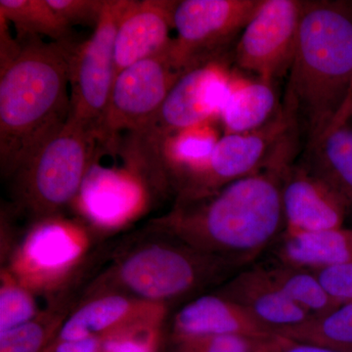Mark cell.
Wrapping results in <instances>:
<instances>
[{"label": "cell", "mask_w": 352, "mask_h": 352, "mask_svg": "<svg viewBox=\"0 0 352 352\" xmlns=\"http://www.w3.org/2000/svg\"><path fill=\"white\" fill-rule=\"evenodd\" d=\"M266 270L284 295L310 317L327 314L340 305L328 295L314 270L282 263Z\"/></svg>", "instance_id": "cb8c5ba5"}, {"label": "cell", "mask_w": 352, "mask_h": 352, "mask_svg": "<svg viewBox=\"0 0 352 352\" xmlns=\"http://www.w3.org/2000/svg\"><path fill=\"white\" fill-rule=\"evenodd\" d=\"M48 4L69 25H91L96 27L105 0H47Z\"/></svg>", "instance_id": "f546056e"}, {"label": "cell", "mask_w": 352, "mask_h": 352, "mask_svg": "<svg viewBox=\"0 0 352 352\" xmlns=\"http://www.w3.org/2000/svg\"><path fill=\"white\" fill-rule=\"evenodd\" d=\"M281 108L274 82L235 68L219 115L224 134L256 131L270 122Z\"/></svg>", "instance_id": "ac0fdd59"}, {"label": "cell", "mask_w": 352, "mask_h": 352, "mask_svg": "<svg viewBox=\"0 0 352 352\" xmlns=\"http://www.w3.org/2000/svg\"><path fill=\"white\" fill-rule=\"evenodd\" d=\"M276 335L337 351L352 352V302L340 305L327 314L311 317L305 323Z\"/></svg>", "instance_id": "d4e9b609"}, {"label": "cell", "mask_w": 352, "mask_h": 352, "mask_svg": "<svg viewBox=\"0 0 352 352\" xmlns=\"http://www.w3.org/2000/svg\"><path fill=\"white\" fill-rule=\"evenodd\" d=\"M170 47L116 76L102 122L101 141L113 144L120 132L138 131L156 115L184 73L173 64Z\"/></svg>", "instance_id": "8fae6325"}, {"label": "cell", "mask_w": 352, "mask_h": 352, "mask_svg": "<svg viewBox=\"0 0 352 352\" xmlns=\"http://www.w3.org/2000/svg\"><path fill=\"white\" fill-rule=\"evenodd\" d=\"M98 140L92 127L69 119L12 176L18 210L34 222L60 217L80 195Z\"/></svg>", "instance_id": "8992f818"}, {"label": "cell", "mask_w": 352, "mask_h": 352, "mask_svg": "<svg viewBox=\"0 0 352 352\" xmlns=\"http://www.w3.org/2000/svg\"><path fill=\"white\" fill-rule=\"evenodd\" d=\"M300 164L325 180L352 207V129L347 124H331L307 141Z\"/></svg>", "instance_id": "ffe728a7"}, {"label": "cell", "mask_w": 352, "mask_h": 352, "mask_svg": "<svg viewBox=\"0 0 352 352\" xmlns=\"http://www.w3.org/2000/svg\"><path fill=\"white\" fill-rule=\"evenodd\" d=\"M97 240L87 227L59 217L34 222L10 250L3 270L34 293L56 298L87 270Z\"/></svg>", "instance_id": "ba28073f"}, {"label": "cell", "mask_w": 352, "mask_h": 352, "mask_svg": "<svg viewBox=\"0 0 352 352\" xmlns=\"http://www.w3.org/2000/svg\"><path fill=\"white\" fill-rule=\"evenodd\" d=\"M41 296L46 298L25 288L2 268L0 279V333L34 320L54 308L41 307L38 300Z\"/></svg>", "instance_id": "4316f807"}, {"label": "cell", "mask_w": 352, "mask_h": 352, "mask_svg": "<svg viewBox=\"0 0 352 352\" xmlns=\"http://www.w3.org/2000/svg\"><path fill=\"white\" fill-rule=\"evenodd\" d=\"M176 0H131L115 39V78L122 69L168 50Z\"/></svg>", "instance_id": "9a60e30c"}, {"label": "cell", "mask_w": 352, "mask_h": 352, "mask_svg": "<svg viewBox=\"0 0 352 352\" xmlns=\"http://www.w3.org/2000/svg\"><path fill=\"white\" fill-rule=\"evenodd\" d=\"M284 232L340 228L351 206L340 194L302 164H292L282 178Z\"/></svg>", "instance_id": "4fadbf2b"}, {"label": "cell", "mask_w": 352, "mask_h": 352, "mask_svg": "<svg viewBox=\"0 0 352 352\" xmlns=\"http://www.w3.org/2000/svg\"><path fill=\"white\" fill-rule=\"evenodd\" d=\"M298 129L295 118L282 106L256 131L224 134L207 161L176 183L175 204L201 200L265 168L293 164Z\"/></svg>", "instance_id": "52a82bcc"}, {"label": "cell", "mask_w": 352, "mask_h": 352, "mask_svg": "<svg viewBox=\"0 0 352 352\" xmlns=\"http://www.w3.org/2000/svg\"><path fill=\"white\" fill-rule=\"evenodd\" d=\"M166 321L138 324L103 336L100 352H161Z\"/></svg>", "instance_id": "83f0119b"}, {"label": "cell", "mask_w": 352, "mask_h": 352, "mask_svg": "<svg viewBox=\"0 0 352 352\" xmlns=\"http://www.w3.org/2000/svg\"><path fill=\"white\" fill-rule=\"evenodd\" d=\"M226 56L183 73L156 115L124 140L120 154L129 170L151 182L166 179V142L178 132L219 117L232 76Z\"/></svg>", "instance_id": "5b68a950"}, {"label": "cell", "mask_w": 352, "mask_h": 352, "mask_svg": "<svg viewBox=\"0 0 352 352\" xmlns=\"http://www.w3.org/2000/svg\"><path fill=\"white\" fill-rule=\"evenodd\" d=\"M314 271L336 302L339 305L352 302V261Z\"/></svg>", "instance_id": "4dcf8cb0"}, {"label": "cell", "mask_w": 352, "mask_h": 352, "mask_svg": "<svg viewBox=\"0 0 352 352\" xmlns=\"http://www.w3.org/2000/svg\"><path fill=\"white\" fill-rule=\"evenodd\" d=\"M217 293L244 308L272 335L311 318L284 295L265 267L258 266L238 273Z\"/></svg>", "instance_id": "e0dca14e"}, {"label": "cell", "mask_w": 352, "mask_h": 352, "mask_svg": "<svg viewBox=\"0 0 352 352\" xmlns=\"http://www.w3.org/2000/svg\"><path fill=\"white\" fill-rule=\"evenodd\" d=\"M0 15L13 24L19 41L46 36L55 43H72V27L47 0H0Z\"/></svg>", "instance_id": "7402d4cb"}, {"label": "cell", "mask_w": 352, "mask_h": 352, "mask_svg": "<svg viewBox=\"0 0 352 352\" xmlns=\"http://www.w3.org/2000/svg\"><path fill=\"white\" fill-rule=\"evenodd\" d=\"M212 120L178 132L166 145V166L171 190L207 161L220 138Z\"/></svg>", "instance_id": "603a6c76"}, {"label": "cell", "mask_w": 352, "mask_h": 352, "mask_svg": "<svg viewBox=\"0 0 352 352\" xmlns=\"http://www.w3.org/2000/svg\"><path fill=\"white\" fill-rule=\"evenodd\" d=\"M302 6L303 0H263L236 44V69L271 82L289 74Z\"/></svg>", "instance_id": "7c38bea8"}, {"label": "cell", "mask_w": 352, "mask_h": 352, "mask_svg": "<svg viewBox=\"0 0 352 352\" xmlns=\"http://www.w3.org/2000/svg\"><path fill=\"white\" fill-rule=\"evenodd\" d=\"M263 0H180L175 7L170 56L180 71L227 56Z\"/></svg>", "instance_id": "30bf717a"}, {"label": "cell", "mask_w": 352, "mask_h": 352, "mask_svg": "<svg viewBox=\"0 0 352 352\" xmlns=\"http://www.w3.org/2000/svg\"><path fill=\"white\" fill-rule=\"evenodd\" d=\"M20 41L13 38L9 29V22L0 15V69L6 68L20 54Z\"/></svg>", "instance_id": "d6a6232c"}, {"label": "cell", "mask_w": 352, "mask_h": 352, "mask_svg": "<svg viewBox=\"0 0 352 352\" xmlns=\"http://www.w3.org/2000/svg\"><path fill=\"white\" fill-rule=\"evenodd\" d=\"M20 54L0 69V170H18L71 115L69 60L76 44L20 41Z\"/></svg>", "instance_id": "7a4b0ae2"}, {"label": "cell", "mask_w": 352, "mask_h": 352, "mask_svg": "<svg viewBox=\"0 0 352 352\" xmlns=\"http://www.w3.org/2000/svg\"><path fill=\"white\" fill-rule=\"evenodd\" d=\"M267 339L245 336H219L205 339L182 340L170 342L168 352H263Z\"/></svg>", "instance_id": "f1b7e54d"}, {"label": "cell", "mask_w": 352, "mask_h": 352, "mask_svg": "<svg viewBox=\"0 0 352 352\" xmlns=\"http://www.w3.org/2000/svg\"><path fill=\"white\" fill-rule=\"evenodd\" d=\"M168 311V305L147 302L122 293L85 296L82 302L67 315L51 344L103 337L138 324L166 321Z\"/></svg>", "instance_id": "5bb4252c"}, {"label": "cell", "mask_w": 352, "mask_h": 352, "mask_svg": "<svg viewBox=\"0 0 352 352\" xmlns=\"http://www.w3.org/2000/svg\"><path fill=\"white\" fill-rule=\"evenodd\" d=\"M352 82V1L303 0L283 108L307 129V141L327 129Z\"/></svg>", "instance_id": "3957f363"}, {"label": "cell", "mask_w": 352, "mask_h": 352, "mask_svg": "<svg viewBox=\"0 0 352 352\" xmlns=\"http://www.w3.org/2000/svg\"><path fill=\"white\" fill-rule=\"evenodd\" d=\"M131 0H105L94 34L76 44L69 60V119L92 127L101 140V126L115 80V39Z\"/></svg>", "instance_id": "9c48e42d"}, {"label": "cell", "mask_w": 352, "mask_h": 352, "mask_svg": "<svg viewBox=\"0 0 352 352\" xmlns=\"http://www.w3.org/2000/svg\"><path fill=\"white\" fill-rule=\"evenodd\" d=\"M289 166L265 168L201 200L175 204L148 226L241 267L285 231L282 178Z\"/></svg>", "instance_id": "6da1fadb"}, {"label": "cell", "mask_w": 352, "mask_h": 352, "mask_svg": "<svg viewBox=\"0 0 352 352\" xmlns=\"http://www.w3.org/2000/svg\"><path fill=\"white\" fill-rule=\"evenodd\" d=\"M219 336L266 339L273 336L237 303L215 293L198 296L180 308L171 320L170 342Z\"/></svg>", "instance_id": "2e32d148"}, {"label": "cell", "mask_w": 352, "mask_h": 352, "mask_svg": "<svg viewBox=\"0 0 352 352\" xmlns=\"http://www.w3.org/2000/svg\"><path fill=\"white\" fill-rule=\"evenodd\" d=\"M120 248L85 296L122 293L168 307L173 300L217 284L238 268L149 226Z\"/></svg>", "instance_id": "277c9868"}, {"label": "cell", "mask_w": 352, "mask_h": 352, "mask_svg": "<svg viewBox=\"0 0 352 352\" xmlns=\"http://www.w3.org/2000/svg\"><path fill=\"white\" fill-rule=\"evenodd\" d=\"M280 263L318 270L352 261V229L284 232L277 252Z\"/></svg>", "instance_id": "44dd1931"}, {"label": "cell", "mask_w": 352, "mask_h": 352, "mask_svg": "<svg viewBox=\"0 0 352 352\" xmlns=\"http://www.w3.org/2000/svg\"><path fill=\"white\" fill-rule=\"evenodd\" d=\"M263 352H344L329 347L317 346V344H307V342H298L282 337V336L273 335L267 339L264 346Z\"/></svg>", "instance_id": "1f68e13d"}, {"label": "cell", "mask_w": 352, "mask_h": 352, "mask_svg": "<svg viewBox=\"0 0 352 352\" xmlns=\"http://www.w3.org/2000/svg\"><path fill=\"white\" fill-rule=\"evenodd\" d=\"M66 305L52 308L34 320L0 333V352H44L56 337L67 315Z\"/></svg>", "instance_id": "484cf974"}, {"label": "cell", "mask_w": 352, "mask_h": 352, "mask_svg": "<svg viewBox=\"0 0 352 352\" xmlns=\"http://www.w3.org/2000/svg\"><path fill=\"white\" fill-rule=\"evenodd\" d=\"M101 337H90L78 340L51 344L44 352H100Z\"/></svg>", "instance_id": "836d02e7"}, {"label": "cell", "mask_w": 352, "mask_h": 352, "mask_svg": "<svg viewBox=\"0 0 352 352\" xmlns=\"http://www.w3.org/2000/svg\"><path fill=\"white\" fill-rule=\"evenodd\" d=\"M352 117V82L351 85V88H349V95H347V98L346 102H344V106H342V109L339 113H338L337 117L335 118V120H333L332 124H347L349 120ZM330 124V126H331Z\"/></svg>", "instance_id": "e575fe53"}, {"label": "cell", "mask_w": 352, "mask_h": 352, "mask_svg": "<svg viewBox=\"0 0 352 352\" xmlns=\"http://www.w3.org/2000/svg\"><path fill=\"white\" fill-rule=\"evenodd\" d=\"M80 206L98 232H111L126 224L138 208L140 192L138 182L117 175L87 176L80 190Z\"/></svg>", "instance_id": "d6986e66"}]
</instances>
